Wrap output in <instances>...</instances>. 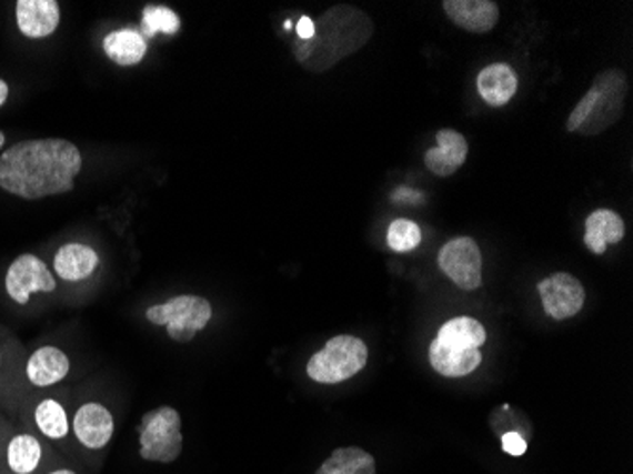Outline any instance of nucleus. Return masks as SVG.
Listing matches in <instances>:
<instances>
[{
  "label": "nucleus",
  "mask_w": 633,
  "mask_h": 474,
  "mask_svg": "<svg viewBox=\"0 0 633 474\" xmlns=\"http://www.w3.org/2000/svg\"><path fill=\"white\" fill-rule=\"evenodd\" d=\"M626 226L619 213L611 209H597L586 219L584 243L594 254H603L609 245H616L624 240Z\"/></svg>",
  "instance_id": "nucleus-16"
},
{
  "label": "nucleus",
  "mask_w": 633,
  "mask_h": 474,
  "mask_svg": "<svg viewBox=\"0 0 633 474\" xmlns=\"http://www.w3.org/2000/svg\"><path fill=\"white\" fill-rule=\"evenodd\" d=\"M297 33L298 39L302 40V42L313 39V34H315V23H313V20H310V18H302V20L298 21Z\"/></svg>",
  "instance_id": "nucleus-28"
},
{
  "label": "nucleus",
  "mask_w": 633,
  "mask_h": 474,
  "mask_svg": "<svg viewBox=\"0 0 633 474\" xmlns=\"http://www.w3.org/2000/svg\"><path fill=\"white\" fill-rule=\"evenodd\" d=\"M142 29L149 37L158 33L177 34L181 31V18L171 8L150 4L142 10Z\"/></svg>",
  "instance_id": "nucleus-24"
},
{
  "label": "nucleus",
  "mask_w": 633,
  "mask_h": 474,
  "mask_svg": "<svg viewBox=\"0 0 633 474\" xmlns=\"http://www.w3.org/2000/svg\"><path fill=\"white\" fill-rule=\"evenodd\" d=\"M315 474H375V460L366 450L345 446L334 450Z\"/></svg>",
  "instance_id": "nucleus-21"
},
{
  "label": "nucleus",
  "mask_w": 633,
  "mask_h": 474,
  "mask_svg": "<svg viewBox=\"0 0 633 474\" xmlns=\"http://www.w3.org/2000/svg\"><path fill=\"white\" fill-rule=\"evenodd\" d=\"M103 50L112 63L120 67H135L147 58L149 44L135 29H118L104 37Z\"/></svg>",
  "instance_id": "nucleus-19"
},
{
  "label": "nucleus",
  "mask_w": 633,
  "mask_h": 474,
  "mask_svg": "<svg viewBox=\"0 0 633 474\" xmlns=\"http://www.w3.org/2000/svg\"><path fill=\"white\" fill-rule=\"evenodd\" d=\"M374 26L369 16L355 7L326 10L315 26L313 39L297 42V59L308 71L323 72L369 42Z\"/></svg>",
  "instance_id": "nucleus-2"
},
{
  "label": "nucleus",
  "mask_w": 633,
  "mask_h": 474,
  "mask_svg": "<svg viewBox=\"0 0 633 474\" xmlns=\"http://www.w3.org/2000/svg\"><path fill=\"white\" fill-rule=\"evenodd\" d=\"M436 149L426 150L425 165L434 175L450 177L465 163L469 143L459 131L440 130L436 133Z\"/></svg>",
  "instance_id": "nucleus-13"
},
{
  "label": "nucleus",
  "mask_w": 633,
  "mask_h": 474,
  "mask_svg": "<svg viewBox=\"0 0 633 474\" xmlns=\"http://www.w3.org/2000/svg\"><path fill=\"white\" fill-rule=\"evenodd\" d=\"M7 293L16 304L26 305L34 293H53L58 280L53 278L44 260L37 254L26 253L13 260L4 280Z\"/></svg>",
  "instance_id": "nucleus-8"
},
{
  "label": "nucleus",
  "mask_w": 633,
  "mask_h": 474,
  "mask_svg": "<svg viewBox=\"0 0 633 474\" xmlns=\"http://www.w3.org/2000/svg\"><path fill=\"white\" fill-rule=\"evenodd\" d=\"M421 243V228L408 219L391 222L388 232V245L396 253H410Z\"/></svg>",
  "instance_id": "nucleus-25"
},
{
  "label": "nucleus",
  "mask_w": 633,
  "mask_h": 474,
  "mask_svg": "<svg viewBox=\"0 0 633 474\" xmlns=\"http://www.w3.org/2000/svg\"><path fill=\"white\" fill-rule=\"evenodd\" d=\"M42 446L33 435L13 436L8 446V465L16 474H31L39 467Z\"/></svg>",
  "instance_id": "nucleus-22"
},
{
  "label": "nucleus",
  "mask_w": 633,
  "mask_h": 474,
  "mask_svg": "<svg viewBox=\"0 0 633 474\" xmlns=\"http://www.w3.org/2000/svg\"><path fill=\"white\" fill-rule=\"evenodd\" d=\"M16 21L27 39H46L58 31L61 7L56 0H18Z\"/></svg>",
  "instance_id": "nucleus-10"
},
{
  "label": "nucleus",
  "mask_w": 633,
  "mask_h": 474,
  "mask_svg": "<svg viewBox=\"0 0 633 474\" xmlns=\"http://www.w3.org/2000/svg\"><path fill=\"white\" fill-rule=\"evenodd\" d=\"M627 80L619 69H609L595 77L592 88L579 101L567 120L569 133L597 135L621 120Z\"/></svg>",
  "instance_id": "nucleus-3"
},
{
  "label": "nucleus",
  "mask_w": 633,
  "mask_h": 474,
  "mask_svg": "<svg viewBox=\"0 0 633 474\" xmlns=\"http://www.w3.org/2000/svg\"><path fill=\"white\" fill-rule=\"evenodd\" d=\"M544 312L556 321L575 317L584 305V286L571 273L557 272L536 285Z\"/></svg>",
  "instance_id": "nucleus-9"
},
{
  "label": "nucleus",
  "mask_w": 633,
  "mask_h": 474,
  "mask_svg": "<svg viewBox=\"0 0 633 474\" xmlns=\"http://www.w3.org/2000/svg\"><path fill=\"white\" fill-rule=\"evenodd\" d=\"M501 444H503V452L509 455H514V457H520L528 452V441L524 436L518 435V433H504L501 436Z\"/></svg>",
  "instance_id": "nucleus-26"
},
{
  "label": "nucleus",
  "mask_w": 633,
  "mask_h": 474,
  "mask_svg": "<svg viewBox=\"0 0 633 474\" xmlns=\"http://www.w3.org/2000/svg\"><path fill=\"white\" fill-rule=\"evenodd\" d=\"M369 363V347L364 340L342 334L330 339L323 350L316 351L308 363V376L316 384H342L355 376Z\"/></svg>",
  "instance_id": "nucleus-4"
},
{
  "label": "nucleus",
  "mask_w": 633,
  "mask_h": 474,
  "mask_svg": "<svg viewBox=\"0 0 633 474\" xmlns=\"http://www.w3.org/2000/svg\"><path fill=\"white\" fill-rule=\"evenodd\" d=\"M391 198H393L394 202L420 203L421 200H423V194L415 192V190L404 189V186H402V189L396 190Z\"/></svg>",
  "instance_id": "nucleus-27"
},
{
  "label": "nucleus",
  "mask_w": 633,
  "mask_h": 474,
  "mask_svg": "<svg viewBox=\"0 0 633 474\" xmlns=\"http://www.w3.org/2000/svg\"><path fill=\"white\" fill-rule=\"evenodd\" d=\"M74 435L86 448H104L114 435V417L103 404L86 403L74 416Z\"/></svg>",
  "instance_id": "nucleus-12"
},
{
  "label": "nucleus",
  "mask_w": 633,
  "mask_h": 474,
  "mask_svg": "<svg viewBox=\"0 0 633 474\" xmlns=\"http://www.w3.org/2000/svg\"><path fill=\"white\" fill-rule=\"evenodd\" d=\"M82 163L77 144L67 139L21 141L0 154V190L23 200L67 194Z\"/></svg>",
  "instance_id": "nucleus-1"
},
{
  "label": "nucleus",
  "mask_w": 633,
  "mask_h": 474,
  "mask_svg": "<svg viewBox=\"0 0 633 474\" xmlns=\"http://www.w3.org/2000/svg\"><path fill=\"white\" fill-rule=\"evenodd\" d=\"M98 266L99 254L84 243H67L53 256V270L67 283L88 280Z\"/></svg>",
  "instance_id": "nucleus-15"
},
{
  "label": "nucleus",
  "mask_w": 633,
  "mask_h": 474,
  "mask_svg": "<svg viewBox=\"0 0 633 474\" xmlns=\"http://www.w3.org/2000/svg\"><path fill=\"white\" fill-rule=\"evenodd\" d=\"M139 446L147 462H175L182 452L181 414L171 406H160L144 414L139 427Z\"/></svg>",
  "instance_id": "nucleus-6"
},
{
  "label": "nucleus",
  "mask_w": 633,
  "mask_h": 474,
  "mask_svg": "<svg viewBox=\"0 0 633 474\" xmlns=\"http://www.w3.org/2000/svg\"><path fill=\"white\" fill-rule=\"evenodd\" d=\"M429 361L440 376L463 377L479 369L482 353L480 350H453L433 340L429 347Z\"/></svg>",
  "instance_id": "nucleus-17"
},
{
  "label": "nucleus",
  "mask_w": 633,
  "mask_h": 474,
  "mask_svg": "<svg viewBox=\"0 0 633 474\" xmlns=\"http://www.w3.org/2000/svg\"><path fill=\"white\" fill-rule=\"evenodd\" d=\"M4 143H7V137H4V133H2V131H0V149H2V147H4Z\"/></svg>",
  "instance_id": "nucleus-31"
},
{
  "label": "nucleus",
  "mask_w": 633,
  "mask_h": 474,
  "mask_svg": "<svg viewBox=\"0 0 633 474\" xmlns=\"http://www.w3.org/2000/svg\"><path fill=\"white\" fill-rule=\"evenodd\" d=\"M8 95H10V88L4 80L0 79V107L7 103Z\"/></svg>",
  "instance_id": "nucleus-29"
},
{
  "label": "nucleus",
  "mask_w": 633,
  "mask_h": 474,
  "mask_svg": "<svg viewBox=\"0 0 633 474\" xmlns=\"http://www.w3.org/2000/svg\"><path fill=\"white\" fill-rule=\"evenodd\" d=\"M439 266L463 291L482 285V253L472 238H455L440 249Z\"/></svg>",
  "instance_id": "nucleus-7"
},
{
  "label": "nucleus",
  "mask_w": 633,
  "mask_h": 474,
  "mask_svg": "<svg viewBox=\"0 0 633 474\" xmlns=\"http://www.w3.org/2000/svg\"><path fill=\"white\" fill-rule=\"evenodd\" d=\"M50 474H77L74 471H69V468H59V471H53Z\"/></svg>",
  "instance_id": "nucleus-30"
},
{
  "label": "nucleus",
  "mask_w": 633,
  "mask_h": 474,
  "mask_svg": "<svg viewBox=\"0 0 633 474\" xmlns=\"http://www.w3.org/2000/svg\"><path fill=\"white\" fill-rule=\"evenodd\" d=\"M34 422L39 425L40 433L59 441L66 438L69 433V420H67V412L58 401L53 399H44L42 403L34 410Z\"/></svg>",
  "instance_id": "nucleus-23"
},
{
  "label": "nucleus",
  "mask_w": 633,
  "mask_h": 474,
  "mask_svg": "<svg viewBox=\"0 0 633 474\" xmlns=\"http://www.w3.org/2000/svg\"><path fill=\"white\" fill-rule=\"evenodd\" d=\"M69 371H71V361L63 351L53 345L40 347L27 361V377L37 387H52L63 382Z\"/></svg>",
  "instance_id": "nucleus-14"
},
{
  "label": "nucleus",
  "mask_w": 633,
  "mask_h": 474,
  "mask_svg": "<svg viewBox=\"0 0 633 474\" xmlns=\"http://www.w3.org/2000/svg\"><path fill=\"white\" fill-rule=\"evenodd\" d=\"M434 340L453 350H480V345L485 344L488 334H485L484 325L476 319L455 317L440 326Z\"/></svg>",
  "instance_id": "nucleus-20"
},
{
  "label": "nucleus",
  "mask_w": 633,
  "mask_h": 474,
  "mask_svg": "<svg viewBox=\"0 0 633 474\" xmlns=\"http://www.w3.org/2000/svg\"><path fill=\"white\" fill-rule=\"evenodd\" d=\"M476 85L480 98L484 99L485 103L490 107H504L516 95V72L504 63H493L480 72Z\"/></svg>",
  "instance_id": "nucleus-18"
},
{
  "label": "nucleus",
  "mask_w": 633,
  "mask_h": 474,
  "mask_svg": "<svg viewBox=\"0 0 633 474\" xmlns=\"http://www.w3.org/2000/svg\"><path fill=\"white\" fill-rule=\"evenodd\" d=\"M213 317V305L208 299L195 294H181L163 304L150 305L147 319L155 326H165L169 339L190 342L203 331Z\"/></svg>",
  "instance_id": "nucleus-5"
},
{
  "label": "nucleus",
  "mask_w": 633,
  "mask_h": 474,
  "mask_svg": "<svg viewBox=\"0 0 633 474\" xmlns=\"http://www.w3.org/2000/svg\"><path fill=\"white\" fill-rule=\"evenodd\" d=\"M442 8L455 26L469 33H490L498 26L499 7L493 0H444Z\"/></svg>",
  "instance_id": "nucleus-11"
}]
</instances>
